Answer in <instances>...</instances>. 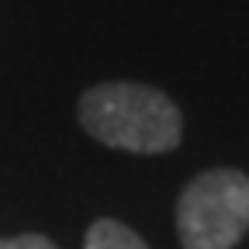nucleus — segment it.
<instances>
[{
    "label": "nucleus",
    "mask_w": 249,
    "mask_h": 249,
    "mask_svg": "<svg viewBox=\"0 0 249 249\" xmlns=\"http://www.w3.org/2000/svg\"><path fill=\"white\" fill-rule=\"evenodd\" d=\"M80 124L107 149L156 156L183 139L180 107L149 83H97L80 97Z\"/></svg>",
    "instance_id": "nucleus-1"
},
{
    "label": "nucleus",
    "mask_w": 249,
    "mask_h": 249,
    "mask_svg": "<svg viewBox=\"0 0 249 249\" xmlns=\"http://www.w3.org/2000/svg\"><path fill=\"white\" fill-rule=\"evenodd\" d=\"M177 232L183 249H235L249 232V177L239 170L194 177L177 201Z\"/></svg>",
    "instance_id": "nucleus-2"
},
{
    "label": "nucleus",
    "mask_w": 249,
    "mask_h": 249,
    "mask_svg": "<svg viewBox=\"0 0 249 249\" xmlns=\"http://www.w3.org/2000/svg\"><path fill=\"white\" fill-rule=\"evenodd\" d=\"M83 249H149L145 239H139V232H132L124 222H114V218H101L87 229Z\"/></svg>",
    "instance_id": "nucleus-3"
},
{
    "label": "nucleus",
    "mask_w": 249,
    "mask_h": 249,
    "mask_svg": "<svg viewBox=\"0 0 249 249\" xmlns=\"http://www.w3.org/2000/svg\"><path fill=\"white\" fill-rule=\"evenodd\" d=\"M0 249H55L45 235H14V239H0Z\"/></svg>",
    "instance_id": "nucleus-4"
}]
</instances>
